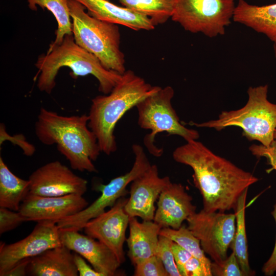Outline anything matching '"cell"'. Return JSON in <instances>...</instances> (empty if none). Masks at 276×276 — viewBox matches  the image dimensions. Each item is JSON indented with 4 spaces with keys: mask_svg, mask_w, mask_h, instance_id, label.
Segmentation results:
<instances>
[{
    "mask_svg": "<svg viewBox=\"0 0 276 276\" xmlns=\"http://www.w3.org/2000/svg\"><path fill=\"white\" fill-rule=\"evenodd\" d=\"M172 156L176 162L192 169L194 185L207 212L234 210L240 197L259 180L196 140L177 147Z\"/></svg>",
    "mask_w": 276,
    "mask_h": 276,
    "instance_id": "obj_1",
    "label": "cell"
},
{
    "mask_svg": "<svg viewBox=\"0 0 276 276\" xmlns=\"http://www.w3.org/2000/svg\"><path fill=\"white\" fill-rule=\"evenodd\" d=\"M88 116H64L41 108L35 132L43 144H56L73 169L97 172L93 163L101 151L97 137L88 126Z\"/></svg>",
    "mask_w": 276,
    "mask_h": 276,
    "instance_id": "obj_2",
    "label": "cell"
},
{
    "mask_svg": "<svg viewBox=\"0 0 276 276\" xmlns=\"http://www.w3.org/2000/svg\"><path fill=\"white\" fill-rule=\"evenodd\" d=\"M160 87L152 86L131 70H126L111 91L91 100L88 126L96 135L101 151L110 155L117 149L114 128L129 110L157 93Z\"/></svg>",
    "mask_w": 276,
    "mask_h": 276,
    "instance_id": "obj_3",
    "label": "cell"
},
{
    "mask_svg": "<svg viewBox=\"0 0 276 276\" xmlns=\"http://www.w3.org/2000/svg\"><path fill=\"white\" fill-rule=\"evenodd\" d=\"M35 66L39 73L37 87L47 94L51 93L55 87L56 76L63 67L72 70L71 76L74 79L88 75L94 76L98 81L99 90L105 95L111 91L122 76V74L105 68L94 55L77 44L73 34L65 35L61 44L40 55Z\"/></svg>",
    "mask_w": 276,
    "mask_h": 276,
    "instance_id": "obj_4",
    "label": "cell"
},
{
    "mask_svg": "<svg viewBox=\"0 0 276 276\" xmlns=\"http://www.w3.org/2000/svg\"><path fill=\"white\" fill-rule=\"evenodd\" d=\"M68 4L76 43L94 55L105 68L123 74L125 60L118 25L93 17L75 0H68Z\"/></svg>",
    "mask_w": 276,
    "mask_h": 276,
    "instance_id": "obj_5",
    "label": "cell"
},
{
    "mask_svg": "<svg viewBox=\"0 0 276 276\" xmlns=\"http://www.w3.org/2000/svg\"><path fill=\"white\" fill-rule=\"evenodd\" d=\"M268 88L267 84L249 87L248 101L242 108L223 111L216 120L201 123L191 121L189 124L218 131L230 126L239 127L247 139L258 141L268 147L274 140L273 134L276 129V104L268 100Z\"/></svg>",
    "mask_w": 276,
    "mask_h": 276,
    "instance_id": "obj_6",
    "label": "cell"
},
{
    "mask_svg": "<svg viewBox=\"0 0 276 276\" xmlns=\"http://www.w3.org/2000/svg\"><path fill=\"white\" fill-rule=\"evenodd\" d=\"M174 90L170 86L162 88L156 93L144 99L136 105L138 112L137 123L143 129L150 130L145 136L144 144L148 151L158 157L163 150L155 144L156 134L166 132L169 134L177 135L187 142L197 140L199 132L182 125L172 105Z\"/></svg>",
    "mask_w": 276,
    "mask_h": 276,
    "instance_id": "obj_7",
    "label": "cell"
},
{
    "mask_svg": "<svg viewBox=\"0 0 276 276\" xmlns=\"http://www.w3.org/2000/svg\"><path fill=\"white\" fill-rule=\"evenodd\" d=\"M235 7L234 0H174L171 18L187 31L214 37L225 33Z\"/></svg>",
    "mask_w": 276,
    "mask_h": 276,
    "instance_id": "obj_8",
    "label": "cell"
},
{
    "mask_svg": "<svg viewBox=\"0 0 276 276\" xmlns=\"http://www.w3.org/2000/svg\"><path fill=\"white\" fill-rule=\"evenodd\" d=\"M132 148L135 160L131 170L103 185L100 188L101 195L90 205L73 215L58 221L57 225L59 228L80 231L88 221L104 213L107 207H112L120 198L126 194L128 185L151 165L141 145L134 144Z\"/></svg>",
    "mask_w": 276,
    "mask_h": 276,
    "instance_id": "obj_9",
    "label": "cell"
},
{
    "mask_svg": "<svg viewBox=\"0 0 276 276\" xmlns=\"http://www.w3.org/2000/svg\"><path fill=\"white\" fill-rule=\"evenodd\" d=\"M187 221L188 228L214 262H219L227 257V249L236 231L235 213L207 212L202 209L190 216Z\"/></svg>",
    "mask_w": 276,
    "mask_h": 276,
    "instance_id": "obj_10",
    "label": "cell"
},
{
    "mask_svg": "<svg viewBox=\"0 0 276 276\" xmlns=\"http://www.w3.org/2000/svg\"><path fill=\"white\" fill-rule=\"evenodd\" d=\"M62 245L57 223L53 221L37 222L32 232L16 242L0 246V275L5 274L18 262L35 257L43 251Z\"/></svg>",
    "mask_w": 276,
    "mask_h": 276,
    "instance_id": "obj_11",
    "label": "cell"
},
{
    "mask_svg": "<svg viewBox=\"0 0 276 276\" xmlns=\"http://www.w3.org/2000/svg\"><path fill=\"white\" fill-rule=\"evenodd\" d=\"M28 194L41 196L57 197L75 194L83 195L87 181L75 174L58 160L38 168L29 176Z\"/></svg>",
    "mask_w": 276,
    "mask_h": 276,
    "instance_id": "obj_12",
    "label": "cell"
},
{
    "mask_svg": "<svg viewBox=\"0 0 276 276\" xmlns=\"http://www.w3.org/2000/svg\"><path fill=\"white\" fill-rule=\"evenodd\" d=\"M127 199L120 198L108 211L88 221L83 228L86 235L107 246L121 264L125 260L123 245L130 220L124 209Z\"/></svg>",
    "mask_w": 276,
    "mask_h": 276,
    "instance_id": "obj_13",
    "label": "cell"
},
{
    "mask_svg": "<svg viewBox=\"0 0 276 276\" xmlns=\"http://www.w3.org/2000/svg\"><path fill=\"white\" fill-rule=\"evenodd\" d=\"M171 182L168 176L160 177L157 167L151 165L131 183L130 196L124 207L126 213L130 217L153 221L155 203L163 190Z\"/></svg>",
    "mask_w": 276,
    "mask_h": 276,
    "instance_id": "obj_14",
    "label": "cell"
},
{
    "mask_svg": "<svg viewBox=\"0 0 276 276\" xmlns=\"http://www.w3.org/2000/svg\"><path fill=\"white\" fill-rule=\"evenodd\" d=\"M88 205L79 194L62 196H41L28 194L20 204L19 212L27 221H53L73 215Z\"/></svg>",
    "mask_w": 276,
    "mask_h": 276,
    "instance_id": "obj_15",
    "label": "cell"
},
{
    "mask_svg": "<svg viewBox=\"0 0 276 276\" xmlns=\"http://www.w3.org/2000/svg\"><path fill=\"white\" fill-rule=\"evenodd\" d=\"M63 245L82 256L103 276L117 275L121 264L114 253L105 244L78 231L59 229Z\"/></svg>",
    "mask_w": 276,
    "mask_h": 276,
    "instance_id": "obj_16",
    "label": "cell"
},
{
    "mask_svg": "<svg viewBox=\"0 0 276 276\" xmlns=\"http://www.w3.org/2000/svg\"><path fill=\"white\" fill-rule=\"evenodd\" d=\"M192 197L185 187L171 182L161 192L157 201L153 221L162 228L178 229L185 220L196 212Z\"/></svg>",
    "mask_w": 276,
    "mask_h": 276,
    "instance_id": "obj_17",
    "label": "cell"
},
{
    "mask_svg": "<svg viewBox=\"0 0 276 276\" xmlns=\"http://www.w3.org/2000/svg\"><path fill=\"white\" fill-rule=\"evenodd\" d=\"M81 3L93 17L109 23L122 25L134 31H150L155 25L147 16L109 0H75Z\"/></svg>",
    "mask_w": 276,
    "mask_h": 276,
    "instance_id": "obj_18",
    "label": "cell"
},
{
    "mask_svg": "<svg viewBox=\"0 0 276 276\" xmlns=\"http://www.w3.org/2000/svg\"><path fill=\"white\" fill-rule=\"evenodd\" d=\"M64 245L49 249L31 258L27 274L33 276H77L74 254Z\"/></svg>",
    "mask_w": 276,
    "mask_h": 276,
    "instance_id": "obj_19",
    "label": "cell"
},
{
    "mask_svg": "<svg viewBox=\"0 0 276 276\" xmlns=\"http://www.w3.org/2000/svg\"><path fill=\"white\" fill-rule=\"evenodd\" d=\"M129 226L128 256L135 266L156 255L162 227L154 221L140 222L136 217H130Z\"/></svg>",
    "mask_w": 276,
    "mask_h": 276,
    "instance_id": "obj_20",
    "label": "cell"
},
{
    "mask_svg": "<svg viewBox=\"0 0 276 276\" xmlns=\"http://www.w3.org/2000/svg\"><path fill=\"white\" fill-rule=\"evenodd\" d=\"M233 18L276 42V3L259 6L239 0Z\"/></svg>",
    "mask_w": 276,
    "mask_h": 276,
    "instance_id": "obj_21",
    "label": "cell"
},
{
    "mask_svg": "<svg viewBox=\"0 0 276 276\" xmlns=\"http://www.w3.org/2000/svg\"><path fill=\"white\" fill-rule=\"evenodd\" d=\"M29 190V180L14 174L0 157V207L18 211Z\"/></svg>",
    "mask_w": 276,
    "mask_h": 276,
    "instance_id": "obj_22",
    "label": "cell"
},
{
    "mask_svg": "<svg viewBox=\"0 0 276 276\" xmlns=\"http://www.w3.org/2000/svg\"><path fill=\"white\" fill-rule=\"evenodd\" d=\"M248 190L240 197L234 209L236 215V231L229 248L234 252L240 267L245 276L255 275L249 265L247 240L245 227V203Z\"/></svg>",
    "mask_w": 276,
    "mask_h": 276,
    "instance_id": "obj_23",
    "label": "cell"
},
{
    "mask_svg": "<svg viewBox=\"0 0 276 276\" xmlns=\"http://www.w3.org/2000/svg\"><path fill=\"white\" fill-rule=\"evenodd\" d=\"M28 7L32 11H36L37 6L50 11L56 19L58 28L55 32V40L49 49L61 43L66 35L72 34V21L68 4V0H27Z\"/></svg>",
    "mask_w": 276,
    "mask_h": 276,
    "instance_id": "obj_24",
    "label": "cell"
},
{
    "mask_svg": "<svg viewBox=\"0 0 276 276\" xmlns=\"http://www.w3.org/2000/svg\"><path fill=\"white\" fill-rule=\"evenodd\" d=\"M160 235L168 237L186 249L201 263L206 276H212L210 260L206 257L199 240L185 226L178 229L162 228Z\"/></svg>",
    "mask_w": 276,
    "mask_h": 276,
    "instance_id": "obj_25",
    "label": "cell"
},
{
    "mask_svg": "<svg viewBox=\"0 0 276 276\" xmlns=\"http://www.w3.org/2000/svg\"><path fill=\"white\" fill-rule=\"evenodd\" d=\"M124 7L148 17L155 26L171 18L174 0H118Z\"/></svg>",
    "mask_w": 276,
    "mask_h": 276,
    "instance_id": "obj_26",
    "label": "cell"
},
{
    "mask_svg": "<svg viewBox=\"0 0 276 276\" xmlns=\"http://www.w3.org/2000/svg\"><path fill=\"white\" fill-rule=\"evenodd\" d=\"M172 242L170 239L159 235L155 255L161 260L169 276H181L172 250Z\"/></svg>",
    "mask_w": 276,
    "mask_h": 276,
    "instance_id": "obj_27",
    "label": "cell"
},
{
    "mask_svg": "<svg viewBox=\"0 0 276 276\" xmlns=\"http://www.w3.org/2000/svg\"><path fill=\"white\" fill-rule=\"evenodd\" d=\"M211 273L214 276H245L233 251L224 260L212 262Z\"/></svg>",
    "mask_w": 276,
    "mask_h": 276,
    "instance_id": "obj_28",
    "label": "cell"
},
{
    "mask_svg": "<svg viewBox=\"0 0 276 276\" xmlns=\"http://www.w3.org/2000/svg\"><path fill=\"white\" fill-rule=\"evenodd\" d=\"M135 276H169L163 262L156 255L152 256L135 265Z\"/></svg>",
    "mask_w": 276,
    "mask_h": 276,
    "instance_id": "obj_29",
    "label": "cell"
},
{
    "mask_svg": "<svg viewBox=\"0 0 276 276\" xmlns=\"http://www.w3.org/2000/svg\"><path fill=\"white\" fill-rule=\"evenodd\" d=\"M26 218L19 211L0 208V234L11 231L23 222Z\"/></svg>",
    "mask_w": 276,
    "mask_h": 276,
    "instance_id": "obj_30",
    "label": "cell"
},
{
    "mask_svg": "<svg viewBox=\"0 0 276 276\" xmlns=\"http://www.w3.org/2000/svg\"><path fill=\"white\" fill-rule=\"evenodd\" d=\"M252 154L257 157H264L271 166L267 171H276V140H274L268 147L262 145L252 144L249 147Z\"/></svg>",
    "mask_w": 276,
    "mask_h": 276,
    "instance_id": "obj_31",
    "label": "cell"
},
{
    "mask_svg": "<svg viewBox=\"0 0 276 276\" xmlns=\"http://www.w3.org/2000/svg\"><path fill=\"white\" fill-rule=\"evenodd\" d=\"M171 248L177 268L181 276H183L185 266L193 256L173 241Z\"/></svg>",
    "mask_w": 276,
    "mask_h": 276,
    "instance_id": "obj_32",
    "label": "cell"
},
{
    "mask_svg": "<svg viewBox=\"0 0 276 276\" xmlns=\"http://www.w3.org/2000/svg\"><path fill=\"white\" fill-rule=\"evenodd\" d=\"M74 261L79 275L103 276L101 273L91 267L85 261L84 258L77 252L74 254Z\"/></svg>",
    "mask_w": 276,
    "mask_h": 276,
    "instance_id": "obj_33",
    "label": "cell"
},
{
    "mask_svg": "<svg viewBox=\"0 0 276 276\" xmlns=\"http://www.w3.org/2000/svg\"><path fill=\"white\" fill-rule=\"evenodd\" d=\"M276 224V200L273 205V210L271 212ZM262 271L265 275L271 276L276 272V236L273 251L268 260L263 265Z\"/></svg>",
    "mask_w": 276,
    "mask_h": 276,
    "instance_id": "obj_34",
    "label": "cell"
},
{
    "mask_svg": "<svg viewBox=\"0 0 276 276\" xmlns=\"http://www.w3.org/2000/svg\"><path fill=\"white\" fill-rule=\"evenodd\" d=\"M6 134L11 138H8L7 139L10 140H11L12 143L18 145V146H19V147H20L23 150L24 153L25 155L27 156H31L34 154V152L35 151L34 146L27 142L23 135H16V136L15 135L14 137H12L9 135L7 132Z\"/></svg>",
    "mask_w": 276,
    "mask_h": 276,
    "instance_id": "obj_35",
    "label": "cell"
},
{
    "mask_svg": "<svg viewBox=\"0 0 276 276\" xmlns=\"http://www.w3.org/2000/svg\"><path fill=\"white\" fill-rule=\"evenodd\" d=\"M30 259H26L18 262L12 268L8 271L5 274V276L26 275L27 274V267Z\"/></svg>",
    "mask_w": 276,
    "mask_h": 276,
    "instance_id": "obj_36",
    "label": "cell"
},
{
    "mask_svg": "<svg viewBox=\"0 0 276 276\" xmlns=\"http://www.w3.org/2000/svg\"><path fill=\"white\" fill-rule=\"evenodd\" d=\"M273 50H274V55H275V57L276 58V42H273Z\"/></svg>",
    "mask_w": 276,
    "mask_h": 276,
    "instance_id": "obj_37",
    "label": "cell"
},
{
    "mask_svg": "<svg viewBox=\"0 0 276 276\" xmlns=\"http://www.w3.org/2000/svg\"><path fill=\"white\" fill-rule=\"evenodd\" d=\"M273 138L274 140H276V129H275L274 132Z\"/></svg>",
    "mask_w": 276,
    "mask_h": 276,
    "instance_id": "obj_38",
    "label": "cell"
}]
</instances>
